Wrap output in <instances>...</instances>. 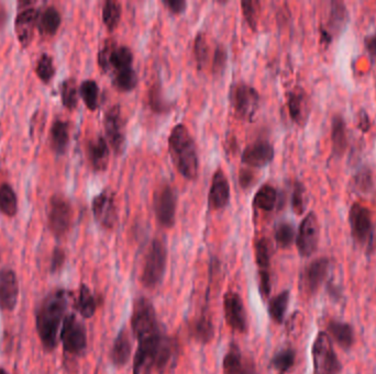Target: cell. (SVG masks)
Listing matches in <instances>:
<instances>
[{"instance_id":"1","label":"cell","mask_w":376,"mask_h":374,"mask_svg":"<svg viewBox=\"0 0 376 374\" xmlns=\"http://www.w3.org/2000/svg\"><path fill=\"white\" fill-rule=\"evenodd\" d=\"M67 308V292L57 288L47 294L35 312V328L42 346L53 351L59 343V332Z\"/></svg>"},{"instance_id":"2","label":"cell","mask_w":376,"mask_h":374,"mask_svg":"<svg viewBox=\"0 0 376 374\" xmlns=\"http://www.w3.org/2000/svg\"><path fill=\"white\" fill-rule=\"evenodd\" d=\"M171 158L177 172L184 178L194 180L200 173V158L196 143L185 125L178 124L169 137Z\"/></svg>"},{"instance_id":"3","label":"cell","mask_w":376,"mask_h":374,"mask_svg":"<svg viewBox=\"0 0 376 374\" xmlns=\"http://www.w3.org/2000/svg\"><path fill=\"white\" fill-rule=\"evenodd\" d=\"M167 252L164 242L154 240L145 255L141 282L145 288H153L160 284L166 269Z\"/></svg>"},{"instance_id":"4","label":"cell","mask_w":376,"mask_h":374,"mask_svg":"<svg viewBox=\"0 0 376 374\" xmlns=\"http://www.w3.org/2000/svg\"><path fill=\"white\" fill-rule=\"evenodd\" d=\"M131 329L137 340L160 332L154 306L148 298H140L133 304Z\"/></svg>"},{"instance_id":"5","label":"cell","mask_w":376,"mask_h":374,"mask_svg":"<svg viewBox=\"0 0 376 374\" xmlns=\"http://www.w3.org/2000/svg\"><path fill=\"white\" fill-rule=\"evenodd\" d=\"M73 208L67 198L55 194L50 199L47 208V223L55 238H63L71 230L73 223Z\"/></svg>"},{"instance_id":"6","label":"cell","mask_w":376,"mask_h":374,"mask_svg":"<svg viewBox=\"0 0 376 374\" xmlns=\"http://www.w3.org/2000/svg\"><path fill=\"white\" fill-rule=\"evenodd\" d=\"M59 338H61L63 349L67 355L79 356L86 349V329L74 314L65 316L63 324H62Z\"/></svg>"},{"instance_id":"7","label":"cell","mask_w":376,"mask_h":374,"mask_svg":"<svg viewBox=\"0 0 376 374\" xmlns=\"http://www.w3.org/2000/svg\"><path fill=\"white\" fill-rule=\"evenodd\" d=\"M312 352L315 374L339 373L341 365L332 347L331 339L327 334H318Z\"/></svg>"},{"instance_id":"8","label":"cell","mask_w":376,"mask_h":374,"mask_svg":"<svg viewBox=\"0 0 376 374\" xmlns=\"http://www.w3.org/2000/svg\"><path fill=\"white\" fill-rule=\"evenodd\" d=\"M232 103L234 113L244 121H252L258 112L260 95L248 83H239L232 89Z\"/></svg>"},{"instance_id":"9","label":"cell","mask_w":376,"mask_h":374,"mask_svg":"<svg viewBox=\"0 0 376 374\" xmlns=\"http://www.w3.org/2000/svg\"><path fill=\"white\" fill-rule=\"evenodd\" d=\"M352 238L358 244L367 247L373 245V223L369 209L360 203H354L349 212Z\"/></svg>"},{"instance_id":"10","label":"cell","mask_w":376,"mask_h":374,"mask_svg":"<svg viewBox=\"0 0 376 374\" xmlns=\"http://www.w3.org/2000/svg\"><path fill=\"white\" fill-rule=\"evenodd\" d=\"M133 53L125 45H113L107 41L98 54L99 66L103 71L113 69L115 74L125 69H132Z\"/></svg>"},{"instance_id":"11","label":"cell","mask_w":376,"mask_h":374,"mask_svg":"<svg viewBox=\"0 0 376 374\" xmlns=\"http://www.w3.org/2000/svg\"><path fill=\"white\" fill-rule=\"evenodd\" d=\"M176 206V194L170 185H163L155 191L153 208L156 220L163 228H170L174 226Z\"/></svg>"},{"instance_id":"12","label":"cell","mask_w":376,"mask_h":374,"mask_svg":"<svg viewBox=\"0 0 376 374\" xmlns=\"http://www.w3.org/2000/svg\"><path fill=\"white\" fill-rule=\"evenodd\" d=\"M320 226L315 213L309 212L300 223L296 236V246L302 257L315 254L319 244Z\"/></svg>"},{"instance_id":"13","label":"cell","mask_w":376,"mask_h":374,"mask_svg":"<svg viewBox=\"0 0 376 374\" xmlns=\"http://www.w3.org/2000/svg\"><path fill=\"white\" fill-rule=\"evenodd\" d=\"M224 317L229 327L238 333L248 330V316L244 301L236 292H227L224 298Z\"/></svg>"},{"instance_id":"14","label":"cell","mask_w":376,"mask_h":374,"mask_svg":"<svg viewBox=\"0 0 376 374\" xmlns=\"http://www.w3.org/2000/svg\"><path fill=\"white\" fill-rule=\"evenodd\" d=\"M105 130L109 143L116 154L123 152L125 144V120L120 105H115L105 115Z\"/></svg>"},{"instance_id":"15","label":"cell","mask_w":376,"mask_h":374,"mask_svg":"<svg viewBox=\"0 0 376 374\" xmlns=\"http://www.w3.org/2000/svg\"><path fill=\"white\" fill-rule=\"evenodd\" d=\"M93 213L97 222L107 230H113L118 222L115 196L109 191H103L93 200Z\"/></svg>"},{"instance_id":"16","label":"cell","mask_w":376,"mask_h":374,"mask_svg":"<svg viewBox=\"0 0 376 374\" xmlns=\"http://www.w3.org/2000/svg\"><path fill=\"white\" fill-rule=\"evenodd\" d=\"M330 262L328 258H318L310 262L300 276V288L308 296H312L318 291V288L325 281L328 271H329Z\"/></svg>"},{"instance_id":"17","label":"cell","mask_w":376,"mask_h":374,"mask_svg":"<svg viewBox=\"0 0 376 374\" xmlns=\"http://www.w3.org/2000/svg\"><path fill=\"white\" fill-rule=\"evenodd\" d=\"M256 259L260 276V292L263 298H268L270 293V248L266 238H258L256 242Z\"/></svg>"},{"instance_id":"18","label":"cell","mask_w":376,"mask_h":374,"mask_svg":"<svg viewBox=\"0 0 376 374\" xmlns=\"http://www.w3.org/2000/svg\"><path fill=\"white\" fill-rule=\"evenodd\" d=\"M19 298V284L17 276L11 269L0 271V308L3 311L15 310Z\"/></svg>"},{"instance_id":"19","label":"cell","mask_w":376,"mask_h":374,"mask_svg":"<svg viewBox=\"0 0 376 374\" xmlns=\"http://www.w3.org/2000/svg\"><path fill=\"white\" fill-rule=\"evenodd\" d=\"M330 5L331 7H330L327 28H320L321 42L325 45H329L334 35H340V32L348 21V10L344 3L334 0Z\"/></svg>"},{"instance_id":"20","label":"cell","mask_w":376,"mask_h":374,"mask_svg":"<svg viewBox=\"0 0 376 374\" xmlns=\"http://www.w3.org/2000/svg\"><path fill=\"white\" fill-rule=\"evenodd\" d=\"M39 10L35 8H25L16 18V35L19 40L20 45L28 47L33 41V33L38 25Z\"/></svg>"},{"instance_id":"21","label":"cell","mask_w":376,"mask_h":374,"mask_svg":"<svg viewBox=\"0 0 376 374\" xmlns=\"http://www.w3.org/2000/svg\"><path fill=\"white\" fill-rule=\"evenodd\" d=\"M274 148L268 141H256L242 153V163L250 167H263L272 162Z\"/></svg>"},{"instance_id":"22","label":"cell","mask_w":376,"mask_h":374,"mask_svg":"<svg viewBox=\"0 0 376 374\" xmlns=\"http://www.w3.org/2000/svg\"><path fill=\"white\" fill-rule=\"evenodd\" d=\"M208 200L209 206L214 210H220L228 206L230 200V186L226 174L222 169H218L212 177Z\"/></svg>"},{"instance_id":"23","label":"cell","mask_w":376,"mask_h":374,"mask_svg":"<svg viewBox=\"0 0 376 374\" xmlns=\"http://www.w3.org/2000/svg\"><path fill=\"white\" fill-rule=\"evenodd\" d=\"M288 111L292 120L298 125H304L309 115V99L302 88L292 89L288 93Z\"/></svg>"},{"instance_id":"24","label":"cell","mask_w":376,"mask_h":374,"mask_svg":"<svg viewBox=\"0 0 376 374\" xmlns=\"http://www.w3.org/2000/svg\"><path fill=\"white\" fill-rule=\"evenodd\" d=\"M87 156L93 170H106L109 164V147L103 136H97L89 141L87 144Z\"/></svg>"},{"instance_id":"25","label":"cell","mask_w":376,"mask_h":374,"mask_svg":"<svg viewBox=\"0 0 376 374\" xmlns=\"http://www.w3.org/2000/svg\"><path fill=\"white\" fill-rule=\"evenodd\" d=\"M224 374H256L254 366L242 357L237 346L232 345L224 359Z\"/></svg>"},{"instance_id":"26","label":"cell","mask_w":376,"mask_h":374,"mask_svg":"<svg viewBox=\"0 0 376 374\" xmlns=\"http://www.w3.org/2000/svg\"><path fill=\"white\" fill-rule=\"evenodd\" d=\"M331 141L334 156L341 157L348 148L347 124L342 115H336L332 117Z\"/></svg>"},{"instance_id":"27","label":"cell","mask_w":376,"mask_h":374,"mask_svg":"<svg viewBox=\"0 0 376 374\" xmlns=\"http://www.w3.org/2000/svg\"><path fill=\"white\" fill-rule=\"evenodd\" d=\"M132 352V345H131L129 334L125 329L121 330L117 336L113 349L110 351V360L116 367H123L128 363Z\"/></svg>"},{"instance_id":"28","label":"cell","mask_w":376,"mask_h":374,"mask_svg":"<svg viewBox=\"0 0 376 374\" xmlns=\"http://www.w3.org/2000/svg\"><path fill=\"white\" fill-rule=\"evenodd\" d=\"M69 143V123L57 120L50 131V145L53 152L62 155L67 152Z\"/></svg>"},{"instance_id":"29","label":"cell","mask_w":376,"mask_h":374,"mask_svg":"<svg viewBox=\"0 0 376 374\" xmlns=\"http://www.w3.org/2000/svg\"><path fill=\"white\" fill-rule=\"evenodd\" d=\"M61 25V15L55 7L45 8L43 11H39L37 28L40 35L45 37H53Z\"/></svg>"},{"instance_id":"30","label":"cell","mask_w":376,"mask_h":374,"mask_svg":"<svg viewBox=\"0 0 376 374\" xmlns=\"http://www.w3.org/2000/svg\"><path fill=\"white\" fill-rule=\"evenodd\" d=\"M328 332L334 341L343 349H349L353 346L354 330L349 324L331 320L328 325Z\"/></svg>"},{"instance_id":"31","label":"cell","mask_w":376,"mask_h":374,"mask_svg":"<svg viewBox=\"0 0 376 374\" xmlns=\"http://www.w3.org/2000/svg\"><path fill=\"white\" fill-rule=\"evenodd\" d=\"M96 300L91 294L89 286H85V284L81 286L79 298H77L76 302V308L81 317L86 318V320L93 317L95 315V312H96Z\"/></svg>"},{"instance_id":"32","label":"cell","mask_w":376,"mask_h":374,"mask_svg":"<svg viewBox=\"0 0 376 374\" xmlns=\"http://www.w3.org/2000/svg\"><path fill=\"white\" fill-rule=\"evenodd\" d=\"M288 302H290V292L288 291L280 292L270 300L268 303V314L275 323H283L286 311H287Z\"/></svg>"},{"instance_id":"33","label":"cell","mask_w":376,"mask_h":374,"mask_svg":"<svg viewBox=\"0 0 376 374\" xmlns=\"http://www.w3.org/2000/svg\"><path fill=\"white\" fill-rule=\"evenodd\" d=\"M278 202V191L270 185H263L254 197V206L261 210L272 211Z\"/></svg>"},{"instance_id":"34","label":"cell","mask_w":376,"mask_h":374,"mask_svg":"<svg viewBox=\"0 0 376 374\" xmlns=\"http://www.w3.org/2000/svg\"><path fill=\"white\" fill-rule=\"evenodd\" d=\"M18 210L17 196L11 186L4 184L0 186V212L13 218Z\"/></svg>"},{"instance_id":"35","label":"cell","mask_w":376,"mask_h":374,"mask_svg":"<svg viewBox=\"0 0 376 374\" xmlns=\"http://www.w3.org/2000/svg\"><path fill=\"white\" fill-rule=\"evenodd\" d=\"M214 335V324L206 315L198 318L192 326V336L200 343L208 344L209 341H212Z\"/></svg>"},{"instance_id":"36","label":"cell","mask_w":376,"mask_h":374,"mask_svg":"<svg viewBox=\"0 0 376 374\" xmlns=\"http://www.w3.org/2000/svg\"><path fill=\"white\" fill-rule=\"evenodd\" d=\"M79 93L89 110L95 111L98 108L99 88L96 81L91 79L83 81L79 87Z\"/></svg>"},{"instance_id":"37","label":"cell","mask_w":376,"mask_h":374,"mask_svg":"<svg viewBox=\"0 0 376 374\" xmlns=\"http://www.w3.org/2000/svg\"><path fill=\"white\" fill-rule=\"evenodd\" d=\"M62 103L67 110L72 111L76 109L79 103V90L75 79L69 78L62 83L61 86Z\"/></svg>"},{"instance_id":"38","label":"cell","mask_w":376,"mask_h":374,"mask_svg":"<svg viewBox=\"0 0 376 374\" xmlns=\"http://www.w3.org/2000/svg\"><path fill=\"white\" fill-rule=\"evenodd\" d=\"M121 5L116 0H107L103 8V23L109 30H113L118 25L121 18Z\"/></svg>"},{"instance_id":"39","label":"cell","mask_w":376,"mask_h":374,"mask_svg":"<svg viewBox=\"0 0 376 374\" xmlns=\"http://www.w3.org/2000/svg\"><path fill=\"white\" fill-rule=\"evenodd\" d=\"M138 83V75L133 69H125L115 74L113 85L121 91H130Z\"/></svg>"},{"instance_id":"40","label":"cell","mask_w":376,"mask_h":374,"mask_svg":"<svg viewBox=\"0 0 376 374\" xmlns=\"http://www.w3.org/2000/svg\"><path fill=\"white\" fill-rule=\"evenodd\" d=\"M35 74L43 83H49L55 75L53 59L50 55L42 54L35 67Z\"/></svg>"},{"instance_id":"41","label":"cell","mask_w":376,"mask_h":374,"mask_svg":"<svg viewBox=\"0 0 376 374\" xmlns=\"http://www.w3.org/2000/svg\"><path fill=\"white\" fill-rule=\"evenodd\" d=\"M295 238V228L290 223L284 222L278 224L275 230V240L280 247H290Z\"/></svg>"},{"instance_id":"42","label":"cell","mask_w":376,"mask_h":374,"mask_svg":"<svg viewBox=\"0 0 376 374\" xmlns=\"http://www.w3.org/2000/svg\"><path fill=\"white\" fill-rule=\"evenodd\" d=\"M296 353L292 349H284L278 352L272 359V366L274 369L280 371V373H286L288 370L292 369L295 363Z\"/></svg>"},{"instance_id":"43","label":"cell","mask_w":376,"mask_h":374,"mask_svg":"<svg viewBox=\"0 0 376 374\" xmlns=\"http://www.w3.org/2000/svg\"><path fill=\"white\" fill-rule=\"evenodd\" d=\"M353 187L355 190L368 194L373 188V174L369 167H362L357 174L354 175Z\"/></svg>"},{"instance_id":"44","label":"cell","mask_w":376,"mask_h":374,"mask_svg":"<svg viewBox=\"0 0 376 374\" xmlns=\"http://www.w3.org/2000/svg\"><path fill=\"white\" fill-rule=\"evenodd\" d=\"M194 54L197 66L202 69L206 65L209 57L208 42H207V37L204 33H198L195 37Z\"/></svg>"},{"instance_id":"45","label":"cell","mask_w":376,"mask_h":374,"mask_svg":"<svg viewBox=\"0 0 376 374\" xmlns=\"http://www.w3.org/2000/svg\"><path fill=\"white\" fill-rule=\"evenodd\" d=\"M241 7L246 23L252 29L256 30L258 27V16H260V3L256 0H244Z\"/></svg>"},{"instance_id":"46","label":"cell","mask_w":376,"mask_h":374,"mask_svg":"<svg viewBox=\"0 0 376 374\" xmlns=\"http://www.w3.org/2000/svg\"><path fill=\"white\" fill-rule=\"evenodd\" d=\"M292 206L297 216H302L306 209V189L304 185L296 182L292 190Z\"/></svg>"},{"instance_id":"47","label":"cell","mask_w":376,"mask_h":374,"mask_svg":"<svg viewBox=\"0 0 376 374\" xmlns=\"http://www.w3.org/2000/svg\"><path fill=\"white\" fill-rule=\"evenodd\" d=\"M302 325H304V316L300 312H295L290 316L286 324V334L288 337L295 338L302 333Z\"/></svg>"},{"instance_id":"48","label":"cell","mask_w":376,"mask_h":374,"mask_svg":"<svg viewBox=\"0 0 376 374\" xmlns=\"http://www.w3.org/2000/svg\"><path fill=\"white\" fill-rule=\"evenodd\" d=\"M150 105L151 108L155 112H164L170 109V105L163 98L162 91L160 87L153 86L150 91Z\"/></svg>"},{"instance_id":"49","label":"cell","mask_w":376,"mask_h":374,"mask_svg":"<svg viewBox=\"0 0 376 374\" xmlns=\"http://www.w3.org/2000/svg\"><path fill=\"white\" fill-rule=\"evenodd\" d=\"M227 62V49L224 45H218L215 49L214 62H212V71L219 73L224 69Z\"/></svg>"},{"instance_id":"50","label":"cell","mask_w":376,"mask_h":374,"mask_svg":"<svg viewBox=\"0 0 376 374\" xmlns=\"http://www.w3.org/2000/svg\"><path fill=\"white\" fill-rule=\"evenodd\" d=\"M65 262V252L62 248H55L52 254L51 271L53 274L59 271Z\"/></svg>"},{"instance_id":"51","label":"cell","mask_w":376,"mask_h":374,"mask_svg":"<svg viewBox=\"0 0 376 374\" xmlns=\"http://www.w3.org/2000/svg\"><path fill=\"white\" fill-rule=\"evenodd\" d=\"M167 9H170L173 13H182L186 9V1L184 0H164L163 1Z\"/></svg>"},{"instance_id":"52","label":"cell","mask_w":376,"mask_h":374,"mask_svg":"<svg viewBox=\"0 0 376 374\" xmlns=\"http://www.w3.org/2000/svg\"><path fill=\"white\" fill-rule=\"evenodd\" d=\"M359 127L363 133H368L371 129V120L367 111L362 109L359 112Z\"/></svg>"},{"instance_id":"53","label":"cell","mask_w":376,"mask_h":374,"mask_svg":"<svg viewBox=\"0 0 376 374\" xmlns=\"http://www.w3.org/2000/svg\"><path fill=\"white\" fill-rule=\"evenodd\" d=\"M254 182L253 173H251L250 170L244 169L240 172V184L244 188H248V187L252 186Z\"/></svg>"},{"instance_id":"54","label":"cell","mask_w":376,"mask_h":374,"mask_svg":"<svg viewBox=\"0 0 376 374\" xmlns=\"http://www.w3.org/2000/svg\"><path fill=\"white\" fill-rule=\"evenodd\" d=\"M364 45L373 59H376V32L364 40Z\"/></svg>"},{"instance_id":"55","label":"cell","mask_w":376,"mask_h":374,"mask_svg":"<svg viewBox=\"0 0 376 374\" xmlns=\"http://www.w3.org/2000/svg\"><path fill=\"white\" fill-rule=\"evenodd\" d=\"M0 374H9L7 371H6L5 369H3V368H0Z\"/></svg>"}]
</instances>
